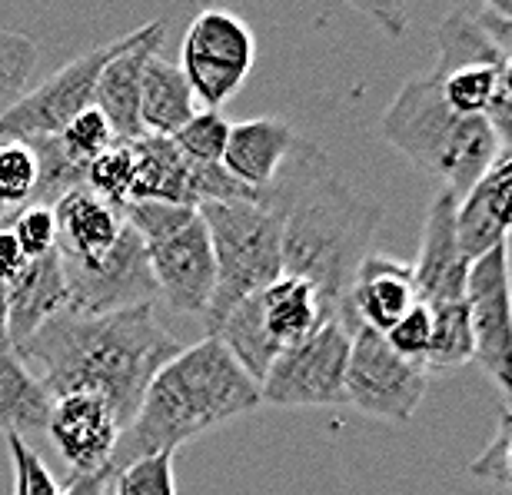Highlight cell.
I'll return each instance as SVG.
<instances>
[{
  "instance_id": "cell-6",
  "label": "cell",
  "mask_w": 512,
  "mask_h": 495,
  "mask_svg": "<svg viewBox=\"0 0 512 495\" xmlns=\"http://www.w3.org/2000/svg\"><path fill=\"white\" fill-rule=\"evenodd\" d=\"M143 34H147V24L110 40V44H100L87 50V54L67 60L40 87L24 90V97H17L0 113V140L37 143L47 137H60L70 120L94 107L100 74L107 70L110 60L127 54L133 44H140Z\"/></svg>"
},
{
  "instance_id": "cell-8",
  "label": "cell",
  "mask_w": 512,
  "mask_h": 495,
  "mask_svg": "<svg viewBox=\"0 0 512 495\" xmlns=\"http://www.w3.org/2000/svg\"><path fill=\"white\" fill-rule=\"evenodd\" d=\"M346 363H350V329L340 319H326L296 346L273 359L260 383V399L280 409L340 406L346 402Z\"/></svg>"
},
{
  "instance_id": "cell-40",
  "label": "cell",
  "mask_w": 512,
  "mask_h": 495,
  "mask_svg": "<svg viewBox=\"0 0 512 495\" xmlns=\"http://www.w3.org/2000/svg\"><path fill=\"white\" fill-rule=\"evenodd\" d=\"M110 482V472H94V476H77L70 479V486L64 489V495H104Z\"/></svg>"
},
{
  "instance_id": "cell-3",
  "label": "cell",
  "mask_w": 512,
  "mask_h": 495,
  "mask_svg": "<svg viewBox=\"0 0 512 495\" xmlns=\"http://www.w3.org/2000/svg\"><path fill=\"white\" fill-rule=\"evenodd\" d=\"M260 383L243 373V366L213 336L183 346L157 376L150 379L137 412L120 432L110 459V472L133 459L177 452L203 432L260 409Z\"/></svg>"
},
{
  "instance_id": "cell-24",
  "label": "cell",
  "mask_w": 512,
  "mask_h": 495,
  "mask_svg": "<svg viewBox=\"0 0 512 495\" xmlns=\"http://www.w3.org/2000/svg\"><path fill=\"white\" fill-rule=\"evenodd\" d=\"M50 396L14 353H0V432L27 439L47 432Z\"/></svg>"
},
{
  "instance_id": "cell-42",
  "label": "cell",
  "mask_w": 512,
  "mask_h": 495,
  "mask_svg": "<svg viewBox=\"0 0 512 495\" xmlns=\"http://www.w3.org/2000/svg\"><path fill=\"white\" fill-rule=\"evenodd\" d=\"M486 7L493 10L496 17H503L512 24V0H486Z\"/></svg>"
},
{
  "instance_id": "cell-18",
  "label": "cell",
  "mask_w": 512,
  "mask_h": 495,
  "mask_svg": "<svg viewBox=\"0 0 512 495\" xmlns=\"http://www.w3.org/2000/svg\"><path fill=\"white\" fill-rule=\"evenodd\" d=\"M296 133L290 123L276 117H256L243 123H230V140L223 150L220 167L233 180L250 190H270L283 160L290 157Z\"/></svg>"
},
{
  "instance_id": "cell-16",
  "label": "cell",
  "mask_w": 512,
  "mask_h": 495,
  "mask_svg": "<svg viewBox=\"0 0 512 495\" xmlns=\"http://www.w3.org/2000/svg\"><path fill=\"white\" fill-rule=\"evenodd\" d=\"M409 266H413L419 299L426 306L466 299L469 263L463 260L456 243V197L449 190H439L436 200L429 203L419 256Z\"/></svg>"
},
{
  "instance_id": "cell-28",
  "label": "cell",
  "mask_w": 512,
  "mask_h": 495,
  "mask_svg": "<svg viewBox=\"0 0 512 495\" xmlns=\"http://www.w3.org/2000/svg\"><path fill=\"white\" fill-rule=\"evenodd\" d=\"M37 153L27 143L0 140V213L14 216L34 203Z\"/></svg>"
},
{
  "instance_id": "cell-32",
  "label": "cell",
  "mask_w": 512,
  "mask_h": 495,
  "mask_svg": "<svg viewBox=\"0 0 512 495\" xmlns=\"http://www.w3.org/2000/svg\"><path fill=\"white\" fill-rule=\"evenodd\" d=\"M110 495H177L173 456L157 452V456L133 459L117 472H110Z\"/></svg>"
},
{
  "instance_id": "cell-31",
  "label": "cell",
  "mask_w": 512,
  "mask_h": 495,
  "mask_svg": "<svg viewBox=\"0 0 512 495\" xmlns=\"http://www.w3.org/2000/svg\"><path fill=\"white\" fill-rule=\"evenodd\" d=\"M40 47L20 30H0V113L17 97H24L27 80L34 77Z\"/></svg>"
},
{
  "instance_id": "cell-26",
  "label": "cell",
  "mask_w": 512,
  "mask_h": 495,
  "mask_svg": "<svg viewBox=\"0 0 512 495\" xmlns=\"http://www.w3.org/2000/svg\"><path fill=\"white\" fill-rule=\"evenodd\" d=\"M443 87L446 103L463 117H486L489 103L499 94V80H503V60H473V64H459L446 70H433Z\"/></svg>"
},
{
  "instance_id": "cell-11",
  "label": "cell",
  "mask_w": 512,
  "mask_h": 495,
  "mask_svg": "<svg viewBox=\"0 0 512 495\" xmlns=\"http://www.w3.org/2000/svg\"><path fill=\"white\" fill-rule=\"evenodd\" d=\"M466 309L473 329V363L483 366L489 383L512 409V266L509 243L496 246L469 266Z\"/></svg>"
},
{
  "instance_id": "cell-38",
  "label": "cell",
  "mask_w": 512,
  "mask_h": 495,
  "mask_svg": "<svg viewBox=\"0 0 512 495\" xmlns=\"http://www.w3.org/2000/svg\"><path fill=\"white\" fill-rule=\"evenodd\" d=\"M7 449L10 466H14V495H64V489L44 466V459L27 446V439L7 436Z\"/></svg>"
},
{
  "instance_id": "cell-7",
  "label": "cell",
  "mask_w": 512,
  "mask_h": 495,
  "mask_svg": "<svg viewBox=\"0 0 512 495\" xmlns=\"http://www.w3.org/2000/svg\"><path fill=\"white\" fill-rule=\"evenodd\" d=\"M256 64V40L247 20L230 10H203L183 34L180 70L203 110H220L247 84Z\"/></svg>"
},
{
  "instance_id": "cell-33",
  "label": "cell",
  "mask_w": 512,
  "mask_h": 495,
  "mask_svg": "<svg viewBox=\"0 0 512 495\" xmlns=\"http://www.w3.org/2000/svg\"><path fill=\"white\" fill-rule=\"evenodd\" d=\"M60 143H64V150L74 157L77 163H84V167H90L100 153H107L110 147L117 143V133L110 130L107 117L100 113L97 107L84 110L80 117H74L64 127V133L57 137Z\"/></svg>"
},
{
  "instance_id": "cell-27",
  "label": "cell",
  "mask_w": 512,
  "mask_h": 495,
  "mask_svg": "<svg viewBox=\"0 0 512 495\" xmlns=\"http://www.w3.org/2000/svg\"><path fill=\"white\" fill-rule=\"evenodd\" d=\"M27 147H34L37 153V193H34L37 206H50L54 210V203L64 200L67 193L87 187V167L70 157L57 137L27 143Z\"/></svg>"
},
{
  "instance_id": "cell-17",
  "label": "cell",
  "mask_w": 512,
  "mask_h": 495,
  "mask_svg": "<svg viewBox=\"0 0 512 495\" xmlns=\"http://www.w3.org/2000/svg\"><path fill=\"white\" fill-rule=\"evenodd\" d=\"M163 37H167L163 20H150L140 44H133L127 54L114 57L104 74H100L94 107L107 117L110 130L117 133V140L147 137L140 127V84H143V70H147L150 57L160 54Z\"/></svg>"
},
{
  "instance_id": "cell-45",
  "label": "cell",
  "mask_w": 512,
  "mask_h": 495,
  "mask_svg": "<svg viewBox=\"0 0 512 495\" xmlns=\"http://www.w3.org/2000/svg\"><path fill=\"white\" fill-rule=\"evenodd\" d=\"M104 495H110V482H107V492H104Z\"/></svg>"
},
{
  "instance_id": "cell-36",
  "label": "cell",
  "mask_w": 512,
  "mask_h": 495,
  "mask_svg": "<svg viewBox=\"0 0 512 495\" xmlns=\"http://www.w3.org/2000/svg\"><path fill=\"white\" fill-rule=\"evenodd\" d=\"M7 226L27 260H37V256L57 250V220L50 206H24L20 213L10 216Z\"/></svg>"
},
{
  "instance_id": "cell-30",
  "label": "cell",
  "mask_w": 512,
  "mask_h": 495,
  "mask_svg": "<svg viewBox=\"0 0 512 495\" xmlns=\"http://www.w3.org/2000/svg\"><path fill=\"white\" fill-rule=\"evenodd\" d=\"M87 190L110 203L114 210H124L133 190V150L130 140H117L114 147L87 167Z\"/></svg>"
},
{
  "instance_id": "cell-43",
  "label": "cell",
  "mask_w": 512,
  "mask_h": 495,
  "mask_svg": "<svg viewBox=\"0 0 512 495\" xmlns=\"http://www.w3.org/2000/svg\"><path fill=\"white\" fill-rule=\"evenodd\" d=\"M506 90V94H512V47L503 54V84H499Z\"/></svg>"
},
{
  "instance_id": "cell-1",
  "label": "cell",
  "mask_w": 512,
  "mask_h": 495,
  "mask_svg": "<svg viewBox=\"0 0 512 495\" xmlns=\"http://www.w3.org/2000/svg\"><path fill=\"white\" fill-rule=\"evenodd\" d=\"M266 210L283 226V273L310 283L330 316L340 319L353 276L373 253L383 206L356 193L330 157L296 133L290 157L266 190Z\"/></svg>"
},
{
  "instance_id": "cell-14",
  "label": "cell",
  "mask_w": 512,
  "mask_h": 495,
  "mask_svg": "<svg viewBox=\"0 0 512 495\" xmlns=\"http://www.w3.org/2000/svg\"><path fill=\"white\" fill-rule=\"evenodd\" d=\"M416 303H423V299H419L413 266L370 253L353 276L340 323L346 329L366 326L373 333L386 336Z\"/></svg>"
},
{
  "instance_id": "cell-39",
  "label": "cell",
  "mask_w": 512,
  "mask_h": 495,
  "mask_svg": "<svg viewBox=\"0 0 512 495\" xmlns=\"http://www.w3.org/2000/svg\"><path fill=\"white\" fill-rule=\"evenodd\" d=\"M27 266V256L20 253V246L10 233V226H0V283H10L17 280V273Z\"/></svg>"
},
{
  "instance_id": "cell-12",
  "label": "cell",
  "mask_w": 512,
  "mask_h": 495,
  "mask_svg": "<svg viewBox=\"0 0 512 495\" xmlns=\"http://www.w3.org/2000/svg\"><path fill=\"white\" fill-rule=\"evenodd\" d=\"M147 260L163 303L180 316L203 319L213 296V283H217V266H213L210 230L200 220V213L167 240L147 243Z\"/></svg>"
},
{
  "instance_id": "cell-10",
  "label": "cell",
  "mask_w": 512,
  "mask_h": 495,
  "mask_svg": "<svg viewBox=\"0 0 512 495\" xmlns=\"http://www.w3.org/2000/svg\"><path fill=\"white\" fill-rule=\"evenodd\" d=\"M60 256V253H57ZM64 270L70 309L67 313L80 316H104V313H124V309L153 306L157 303V283H153L147 246L137 233L124 223L114 250L100 256L94 263H77L60 256Z\"/></svg>"
},
{
  "instance_id": "cell-22",
  "label": "cell",
  "mask_w": 512,
  "mask_h": 495,
  "mask_svg": "<svg viewBox=\"0 0 512 495\" xmlns=\"http://www.w3.org/2000/svg\"><path fill=\"white\" fill-rule=\"evenodd\" d=\"M256 306H260V319L266 336L273 339L276 346H296L300 339H306L316 326H323L330 316V309L323 306L320 293L313 290L306 280H296V276H280L266 286L263 293H256Z\"/></svg>"
},
{
  "instance_id": "cell-4",
  "label": "cell",
  "mask_w": 512,
  "mask_h": 495,
  "mask_svg": "<svg viewBox=\"0 0 512 495\" xmlns=\"http://www.w3.org/2000/svg\"><path fill=\"white\" fill-rule=\"evenodd\" d=\"M383 137L456 200L499 157L486 117H463L449 107L436 74L409 77L399 87L383 113Z\"/></svg>"
},
{
  "instance_id": "cell-29",
  "label": "cell",
  "mask_w": 512,
  "mask_h": 495,
  "mask_svg": "<svg viewBox=\"0 0 512 495\" xmlns=\"http://www.w3.org/2000/svg\"><path fill=\"white\" fill-rule=\"evenodd\" d=\"M173 147L190 163H220L230 140V120L220 110H197L183 127L173 133Z\"/></svg>"
},
{
  "instance_id": "cell-21",
  "label": "cell",
  "mask_w": 512,
  "mask_h": 495,
  "mask_svg": "<svg viewBox=\"0 0 512 495\" xmlns=\"http://www.w3.org/2000/svg\"><path fill=\"white\" fill-rule=\"evenodd\" d=\"M133 150V190L130 203H173L197 210L190 190V163L180 157L167 137L130 140Z\"/></svg>"
},
{
  "instance_id": "cell-19",
  "label": "cell",
  "mask_w": 512,
  "mask_h": 495,
  "mask_svg": "<svg viewBox=\"0 0 512 495\" xmlns=\"http://www.w3.org/2000/svg\"><path fill=\"white\" fill-rule=\"evenodd\" d=\"M57 220V253L64 260L94 263L114 250L120 230H124V213L110 203L94 197L87 187L67 193L54 203Z\"/></svg>"
},
{
  "instance_id": "cell-15",
  "label": "cell",
  "mask_w": 512,
  "mask_h": 495,
  "mask_svg": "<svg viewBox=\"0 0 512 495\" xmlns=\"http://www.w3.org/2000/svg\"><path fill=\"white\" fill-rule=\"evenodd\" d=\"M512 233V153H499L483 177L456 200V243L473 266L506 246Z\"/></svg>"
},
{
  "instance_id": "cell-41",
  "label": "cell",
  "mask_w": 512,
  "mask_h": 495,
  "mask_svg": "<svg viewBox=\"0 0 512 495\" xmlns=\"http://www.w3.org/2000/svg\"><path fill=\"white\" fill-rule=\"evenodd\" d=\"M10 306H7V286L0 283V353H10Z\"/></svg>"
},
{
  "instance_id": "cell-44",
  "label": "cell",
  "mask_w": 512,
  "mask_h": 495,
  "mask_svg": "<svg viewBox=\"0 0 512 495\" xmlns=\"http://www.w3.org/2000/svg\"><path fill=\"white\" fill-rule=\"evenodd\" d=\"M7 223H10V216H7V213H0V226H7Z\"/></svg>"
},
{
  "instance_id": "cell-5",
  "label": "cell",
  "mask_w": 512,
  "mask_h": 495,
  "mask_svg": "<svg viewBox=\"0 0 512 495\" xmlns=\"http://www.w3.org/2000/svg\"><path fill=\"white\" fill-rule=\"evenodd\" d=\"M197 213L210 230L217 266V283L203 313V329L210 336L230 309L283 276V226L280 216L256 203H200Z\"/></svg>"
},
{
  "instance_id": "cell-23",
  "label": "cell",
  "mask_w": 512,
  "mask_h": 495,
  "mask_svg": "<svg viewBox=\"0 0 512 495\" xmlns=\"http://www.w3.org/2000/svg\"><path fill=\"white\" fill-rule=\"evenodd\" d=\"M200 110L197 97L183 77V70L160 54L150 57L140 84V127L147 137H173L193 113Z\"/></svg>"
},
{
  "instance_id": "cell-13",
  "label": "cell",
  "mask_w": 512,
  "mask_h": 495,
  "mask_svg": "<svg viewBox=\"0 0 512 495\" xmlns=\"http://www.w3.org/2000/svg\"><path fill=\"white\" fill-rule=\"evenodd\" d=\"M124 432V422L110 402L90 393H70L50 399L47 436L77 476L110 472V459Z\"/></svg>"
},
{
  "instance_id": "cell-2",
  "label": "cell",
  "mask_w": 512,
  "mask_h": 495,
  "mask_svg": "<svg viewBox=\"0 0 512 495\" xmlns=\"http://www.w3.org/2000/svg\"><path fill=\"white\" fill-rule=\"evenodd\" d=\"M180 339L160 323L153 306L124 313H60L14 346L50 399L90 393L114 406L120 422L133 419L150 379L180 353Z\"/></svg>"
},
{
  "instance_id": "cell-25",
  "label": "cell",
  "mask_w": 512,
  "mask_h": 495,
  "mask_svg": "<svg viewBox=\"0 0 512 495\" xmlns=\"http://www.w3.org/2000/svg\"><path fill=\"white\" fill-rule=\"evenodd\" d=\"M429 313H433V339H429L423 363L426 376L453 373V369L473 363V329H469L466 299L429 306Z\"/></svg>"
},
{
  "instance_id": "cell-37",
  "label": "cell",
  "mask_w": 512,
  "mask_h": 495,
  "mask_svg": "<svg viewBox=\"0 0 512 495\" xmlns=\"http://www.w3.org/2000/svg\"><path fill=\"white\" fill-rule=\"evenodd\" d=\"M383 339L389 343L393 353H399L403 359H409V363H416L419 369H423L429 339H433V313H429V306L416 303ZM423 373H426V369H423Z\"/></svg>"
},
{
  "instance_id": "cell-35",
  "label": "cell",
  "mask_w": 512,
  "mask_h": 495,
  "mask_svg": "<svg viewBox=\"0 0 512 495\" xmlns=\"http://www.w3.org/2000/svg\"><path fill=\"white\" fill-rule=\"evenodd\" d=\"M469 476L486 486L512 492V409L503 412L496 426V436L486 442V449L469 462Z\"/></svg>"
},
{
  "instance_id": "cell-20",
  "label": "cell",
  "mask_w": 512,
  "mask_h": 495,
  "mask_svg": "<svg viewBox=\"0 0 512 495\" xmlns=\"http://www.w3.org/2000/svg\"><path fill=\"white\" fill-rule=\"evenodd\" d=\"M7 306H10V346L24 343L47 319L67 313L70 293H67L64 270H60L57 250L37 256V260H27L24 270L17 273V280L7 283Z\"/></svg>"
},
{
  "instance_id": "cell-34",
  "label": "cell",
  "mask_w": 512,
  "mask_h": 495,
  "mask_svg": "<svg viewBox=\"0 0 512 495\" xmlns=\"http://www.w3.org/2000/svg\"><path fill=\"white\" fill-rule=\"evenodd\" d=\"M120 213H124V223L143 240V246L167 240L197 216V210H190V206L173 203H127Z\"/></svg>"
},
{
  "instance_id": "cell-9",
  "label": "cell",
  "mask_w": 512,
  "mask_h": 495,
  "mask_svg": "<svg viewBox=\"0 0 512 495\" xmlns=\"http://www.w3.org/2000/svg\"><path fill=\"white\" fill-rule=\"evenodd\" d=\"M346 402L363 416L403 426L419 412L426 396V373L389 349V343L366 326L350 329V363H346Z\"/></svg>"
}]
</instances>
